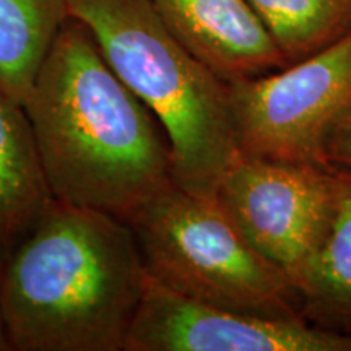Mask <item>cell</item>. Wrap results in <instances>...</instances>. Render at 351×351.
Listing matches in <instances>:
<instances>
[{
    "instance_id": "1",
    "label": "cell",
    "mask_w": 351,
    "mask_h": 351,
    "mask_svg": "<svg viewBox=\"0 0 351 351\" xmlns=\"http://www.w3.org/2000/svg\"><path fill=\"white\" fill-rule=\"evenodd\" d=\"M23 109L57 200L127 223L174 182L163 125L72 16L56 36Z\"/></svg>"
},
{
    "instance_id": "2",
    "label": "cell",
    "mask_w": 351,
    "mask_h": 351,
    "mask_svg": "<svg viewBox=\"0 0 351 351\" xmlns=\"http://www.w3.org/2000/svg\"><path fill=\"white\" fill-rule=\"evenodd\" d=\"M124 219L52 199L0 270L12 351H125L147 285Z\"/></svg>"
},
{
    "instance_id": "3",
    "label": "cell",
    "mask_w": 351,
    "mask_h": 351,
    "mask_svg": "<svg viewBox=\"0 0 351 351\" xmlns=\"http://www.w3.org/2000/svg\"><path fill=\"white\" fill-rule=\"evenodd\" d=\"M69 12L163 125L174 182L191 194L215 197L241 156L228 83L176 39L152 0H70Z\"/></svg>"
},
{
    "instance_id": "4",
    "label": "cell",
    "mask_w": 351,
    "mask_h": 351,
    "mask_svg": "<svg viewBox=\"0 0 351 351\" xmlns=\"http://www.w3.org/2000/svg\"><path fill=\"white\" fill-rule=\"evenodd\" d=\"M147 274L192 300L265 317H302L289 276L244 238L217 197L173 182L127 219Z\"/></svg>"
},
{
    "instance_id": "5",
    "label": "cell",
    "mask_w": 351,
    "mask_h": 351,
    "mask_svg": "<svg viewBox=\"0 0 351 351\" xmlns=\"http://www.w3.org/2000/svg\"><path fill=\"white\" fill-rule=\"evenodd\" d=\"M228 91L241 155L326 166L328 140L351 108V33L307 59L228 83Z\"/></svg>"
},
{
    "instance_id": "6",
    "label": "cell",
    "mask_w": 351,
    "mask_h": 351,
    "mask_svg": "<svg viewBox=\"0 0 351 351\" xmlns=\"http://www.w3.org/2000/svg\"><path fill=\"white\" fill-rule=\"evenodd\" d=\"M339 195V176L326 166L241 155L217 197L244 238L295 280L319 247Z\"/></svg>"
},
{
    "instance_id": "7",
    "label": "cell",
    "mask_w": 351,
    "mask_h": 351,
    "mask_svg": "<svg viewBox=\"0 0 351 351\" xmlns=\"http://www.w3.org/2000/svg\"><path fill=\"white\" fill-rule=\"evenodd\" d=\"M125 351H351V333L207 304L148 275Z\"/></svg>"
},
{
    "instance_id": "8",
    "label": "cell",
    "mask_w": 351,
    "mask_h": 351,
    "mask_svg": "<svg viewBox=\"0 0 351 351\" xmlns=\"http://www.w3.org/2000/svg\"><path fill=\"white\" fill-rule=\"evenodd\" d=\"M176 39L223 82L289 65L247 0H152Z\"/></svg>"
},
{
    "instance_id": "9",
    "label": "cell",
    "mask_w": 351,
    "mask_h": 351,
    "mask_svg": "<svg viewBox=\"0 0 351 351\" xmlns=\"http://www.w3.org/2000/svg\"><path fill=\"white\" fill-rule=\"evenodd\" d=\"M52 199L28 116L0 95V270Z\"/></svg>"
},
{
    "instance_id": "10",
    "label": "cell",
    "mask_w": 351,
    "mask_h": 351,
    "mask_svg": "<svg viewBox=\"0 0 351 351\" xmlns=\"http://www.w3.org/2000/svg\"><path fill=\"white\" fill-rule=\"evenodd\" d=\"M337 176L339 195L330 225L293 285L300 293L302 317L351 333V176Z\"/></svg>"
},
{
    "instance_id": "11",
    "label": "cell",
    "mask_w": 351,
    "mask_h": 351,
    "mask_svg": "<svg viewBox=\"0 0 351 351\" xmlns=\"http://www.w3.org/2000/svg\"><path fill=\"white\" fill-rule=\"evenodd\" d=\"M70 0H0V95L23 104L65 21Z\"/></svg>"
},
{
    "instance_id": "12",
    "label": "cell",
    "mask_w": 351,
    "mask_h": 351,
    "mask_svg": "<svg viewBox=\"0 0 351 351\" xmlns=\"http://www.w3.org/2000/svg\"><path fill=\"white\" fill-rule=\"evenodd\" d=\"M288 64L351 33V0H247Z\"/></svg>"
},
{
    "instance_id": "13",
    "label": "cell",
    "mask_w": 351,
    "mask_h": 351,
    "mask_svg": "<svg viewBox=\"0 0 351 351\" xmlns=\"http://www.w3.org/2000/svg\"><path fill=\"white\" fill-rule=\"evenodd\" d=\"M326 166L337 173L351 176V108L328 140Z\"/></svg>"
},
{
    "instance_id": "14",
    "label": "cell",
    "mask_w": 351,
    "mask_h": 351,
    "mask_svg": "<svg viewBox=\"0 0 351 351\" xmlns=\"http://www.w3.org/2000/svg\"><path fill=\"white\" fill-rule=\"evenodd\" d=\"M0 351H12L10 350V345H8V340H7L5 326H3L2 311H0Z\"/></svg>"
}]
</instances>
